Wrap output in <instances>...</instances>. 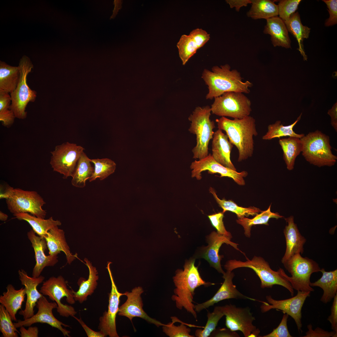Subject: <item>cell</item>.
I'll return each mask as SVG.
<instances>
[{"label":"cell","instance_id":"1","mask_svg":"<svg viewBox=\"0 0 337 337\" xmlns=\"http://www.w3.org/2000/svg\"><path fill=\"white\" fill-rule=\"evenodd\" d=\"M195 261L194 258L186 261L183 270L178 269L176 271L173 277L176 288L171 299L175 302L177 308L181 310L184 308L197 320V313L193 303L195 289L202 285L207 286L215 284L206 282L202 278L198 267L195 266Z\"/></svg>","mask_w":337,"mask_h":337},{"label":"cell","instance_id":"2","mask_svg":"<svg viewBox=\"0 0 337 337\" xmlns=\"http://www.w3.org/2000/svg\"><path fill=\"white\" fill-rule=\"evenodd\" d=\"M218 129L224 131L230 142L238 151V161L251 157L254 150L253 137L258 135L256 120L250 115L242 119L230 120L225 117L217 119Z\"/></svg>","mask_w":337,"mask_h":337},{"label":"cell","instance_id":"3","mask_svg":"<svg viewBox=\"0 0 337 337\" xmlns=\"http://www.w3.org/2000/svg\"><path fill=\"white\" fill-rule=\"evenodd\" d=\"M202 78L208 86V92L206 97L212 100L228 92L248 94L252 84L248 81L243 82L240 73L236 69L231 70L228 64L220 67L214 66L211 71L205 69Z\"/></svg>","mask_w":337,"mask_h":337},{"label":"cell","instance_id":"4","mask_svg":"<svg viewBox=\"0 0 337 337\" xmlns=\"http://www.w3.org/2000/svg\"><path fill=\"white\" fill-rule=\"evenodd\" d=\"M247 261H242L236 259L227 261L224 265L227 271H232L234 269L247 267L253 270L261 281V287L272 288L274 285L281 286L290 292L292 296L294 295V289L288 280L282 274L283 270L280 268L277 271L272 270L268 263L263 258L254 256L251 260L246 257Z\"/></svg>","mask_w":337,"mask_h":337},{"label":"cell","instance_id":"5","mask_svg":"<svg viewBox=\"0 0 337 337\" xmlns=\"http://www.w3.org/2000/svg\"><path fill=\"white\" fill-rule=\"evenodd\" d=\"M300 140L302 155L310 164L319 167L335 164L337 157L332 153L328 136L316 130L305 135Z\"/></svg>","mask_w":337,"mask_h":337},{"label":"cell","instance_id":"6","mask_svg":"<svg viewBox=\"0 0 337 337\" xmlns=\"http://www.w3.org/2000/svg\"><path fill=\"white\" fill-rule=\"evenodd\" d=\"M211 107L208 105L196 107L188 118L191 122L188 130L195 134L196 144L192 149L193 158L200 159L208 155V145L212 139L215 127L214 122L211 120Z\"/></svg>","mask_w":337,"mask_h":337},{"label":"cell","instance_id":"7","mask_svg":"<svg viewBox=\"0 0 337 337\" xmlns=\"http://www.w3.org/2000/svg\"><path fill=\"white\" fill-rule=\"evenodd\" d=\"M0 198L6 199L8 210L13 214L30 213L36 217L45 218L46 211L42 208L46 203L43 198L35 191L24 190L10 186L6 188Z\"/></svg>","mask_w":337,"mask_h":337},{"label":"cell","instance_id":"8","mask_svg":"<svg viewBox=\"0 0 337 337\" xmlns=\"http://www.w3.org/2000/svg\"><path fill=\"white\" fill-rule=\"evenodd\" d=\"M291 276H288L283 270V276L290 283L294 289L304 292H313L314 290L310 286V277L315 272L320 271L319 264L308 258L302 257L297 253L283 264Z\"/></svg>","mask_w":337,"mask_h":337},{"label":"cell","instance_id":"9","mask_svg":"<svg viewBox=\"0 0 337 337\" xmlns=\"http://www.w3.org/2000/svg\"><path fill=\"white\" fill-rule=\"evenodd\" d=\"M18 66L20 71L19 82L15 89L10 94L11 103L10 109L16 118L24 119L27 118L26 109L29 102H34L37 92L30 88L27 83V77L33 68L30 59L24 55L20 59Z\"/></svg>","mask_w":337,"mask_h":337},{"label":"cell","instance_id":"10","mask_svg":"<svg viewBox=\"0 0 337 337\" xmlns=\"http://www.w3.org/2000/svg\"><path fill=\"white\" fill-rule=\"evenodd\" d=\"M214 99L211 109L217 115L241 119L249 116L252 111L251 101L243 93L228 92Z\"/></svg>","mask_w":337,"mask_h":337},{"label":"cell","instance_id":"11","mask_svg":"<svg viewBox=\"0 0 337 337\" xmlns=\"http://www.w3.org/2000/svg\"><path fill=\"white\" fill-rule=\"evenodd\" d=\"M44 296H47L57 305V311L62 316L74 317L76 312L72 306L64 304L61 301L65 297L66 301L70 304L75 302L72 289L67 288L66 281L61 276L57 277L52 276L44 281L39 291Z\"/></svg>","mask_w":337,"mask_h":337},{"label":"cell","instance_id":"12","mask_svg":"<svg viewBox=\"0 0 337 337\" xmlns=\"http://www.w3.org/2000/svg\"><path fill=\"white\" fill-rule=\"evenodd\" d=\"M84 148L69 142L56 146L51 152L50 164L53 171L63 175L64 179L72 177Z\"/></svg>","mask_w":337,"mask_h":337},{"label":"cell","instance_id":"13","mask_svg":"<svg viewBox=\"0 0 337 337\" xmlns=\"http://www.w3.org/2000/svg\"><path fill=\"white\" fill-rule=\"evenodd\" d=\"M221 307L227 328L233 331H241L245 337H259L260 331L253 324L255 318L249 307H237L230 304Z\"/></svg>","mask_w":337,"mask_h":337},{"label":"cell","instance_id":"14","mask_svg":"<svg viewBox=\"0 0 337 337\" xmlns=\"http://www.w3.org/2000/svg\"><path fill=\"white\" fill-rule=\"evenodd\" d=\"M310 292L297 291V294L290 298L277 300L273 299L270 295L266 296L267 302L262 301L260 306L262 313L272 309L280 310L287 314L294 320L299 333L302 332L301 310L306 298L310 296Z\"/></svg>","mask_w":337,"mask_h":337},{"label":"cell","instance_id":"15","mask_svg":"<svg viewBox=\"0 0 337 337\" xmlns=\"http://www.w3.org/2000/svg\"><path fill=\"white\" fill-rule=\"evenodd\" d=\"M36 306L38 308L36 314L28 319L23 320H18L17 322L14 323L17 328L22 326L29 327L37 323H46L60 330L65 337H70V332L62 327H69L70 326L58 320L53 314V310L57 307L56 302H49L43 295L39 299Z\"/></svg>","mask_w":337,"mask_h":337},{"label":"cell","instance_id":"16","mask_svg":"<svg viewBox=\"0 0 337 337\" xmlns=\"http://www.w3.org/2000/svg\"><path fill=\"white\" fill-rule=\"evenodd\" d=\"M190 168L192 170V177L195 178L198 180H200L202 178V172L208 170L209 173L220 174V177H226L231 178L238 184L240 185L245 184L244 178L248 175L247 171L238 172L236 170L223 166L216 161L211 154L204 158L192 162Z\"/></svg>","mask_w":337,"mask_h":337},{"label":"cell","instance_id":"17","mask_svg":"<svg viewBox=\"0 0 337 337\" xmlns=\"http://www.w3.org/2000/svg\"><path fill=\"white\" fill-rule=\"evenodd\" d=\"M110 262H108L107 269L110 279L111 289L109 294V305L107 311H105L100 319L98 329L102 331L105 336L119 337L117 332L115 319L119 310L120 298L125 295V293L119 292L114 280L110 267Z\"/></svg>","mask_w":337,"mask_h":337},{"label":"cell","instance_id":"18","mask_svg":"<svg viewBox=\"0 0 337 337\" xmlns=\"http://www.w3.org/2000/svg\"><path fill=\"white\" fill-rule=\"evenodd\" d=\"M144 291L141 287L138 286L133 289L131 292L126 291L124 293L127 299L126 301L119 307L118 313V315L126 317L131 321L134 317H138L158 327L164 325V324L150 317L143 310L141 295Z\"/></svg>","mask_w":337,"mask_h":337},{"label":"cell","instance_id":"19","mask_svg":"<svg viewBox=\"0 0 337 337\" xmlns=\"http://www.w3.org/2000/svg\"><path fill=\"white\" fill-rule=\"evenodd\" d=\"M208 245L202 248L200 256L206 260L210 266L215 269L219 273L224 275L225 272L222 268L221 261L223 257L219 254V249L224 243L230 245L235 249L242 253L238 248V244L231 241V238L213 231L207 236Z\"/></svg>","mask_w":337,"mask_h":337},{"label":"cell","instance_id":"20","mask_svg":"<svg viewBox=\"0 0 337 337\" xmlns=\"http://www.w3.org/2000/svg\"><path fill=\"white\" fill-rule=\"evenodd\" d=\"M234 276L233 272L227 271L222 276L224 279V281L217 292L209 300L195 305V311L199 312L202 310L213 306L219 301L230 299L249 300L261 302V301L247 296L240 292L233 283L232 280Z\"/></svg>","mask_w":337,"mask_h":337},{"label":"cell","instance_id":"21","mask_svg":"<svg viewBox=\"0 0 337 337\" xmlns=\"http://www.w3.org/2000/svg\"><path fill=\"white\" fill-rule=\"evenodd\" d=\"M210 35L202 28L193 30L188 35H182L177 44L182 64L188 60L209 40Z\"/></svg>","mask_w":337,"mask_h":337},{"label":"cell","instance_id":"22","mask_svg":"<svg viewBox=\"0 0 337 337\" xmlns=\"http://www.w3.org/2000/svg\"><path fill=\"white\" fill-rule=\"evenodd\" d=\"M18 273L21 284L25 287L27 296L25 309L20 310L19 314L26 320L34 315V307L39 299L43 296L38 291L37 287L43 281L45 277L41 275L37 277H30L22 269L19 270Z\"/></svg>","mask_w":337,"mask_h":337},{"label":"cell","instance_id":"23","mask_svg":"<svg viewBox=\"0 0 337 337\" xmlns=\"http://www.w3.org/2000/svg\"><path fill=\"white\" fill-rule=\"evenodd\" d=\"M36 234L32 229L27 232V236L34 249L36 261L32 276L37 277L45 267L54 266L58 262V260L57 256H47L45 254V251L47 248L46 240L44 237L36 235Z\"/></svg>","mask_w":337,"mask_h":337},{"label":"cell","instance_id":"24","mask_svg":"<svg viewBox=\"0 0 337 337\" xmlns=\"http://www.w3.org/2000/svg\"><path fill=\"white\" fill-rule=\"evenodd\" d=\"M285 219L287 224L284 229L286 248L285 253L281 260L283 264L294 255L304 252L303 246L306 242L298 230L297 224L294 222V217L291 216Z\"/></svg>","mask_w":337,"mask_h":337},{"label":"cell","instance_id":"25","mask_svg":"<svg viewBox=\"0 0 337 337\" xmlns=\"http://www.w3.org/2000/svg\"><path fill=\"white\" fill-rule=\"evenodd\" d=\"M212 139L211 155L213 158L223 166L236 170L230 158L233 145L227 135L218 129L214 132Z\"/></svg>","mask_w":337,"mask_h":337},{"label":"cell","instance_id":"26","mask_svg":"<svg viewBox=\"0 0 337 337\" xmlns=\"http://www.w3.org/2000/svg\"><path fill=\"white\" fill-rule=\"evenodd\" d=\"M49 250V255L57 256L61 252L65 255L67 262L70 264L77 258V254H73L66 239L63 230L55 226L51 229L44 237Z\"/></svg>","mask_w":337,"mask_h":337},{"label":"cell","instance_id":"27","mask_svg":"<svg viewBox=\"0 0 337 337\" xmlns=\"http://www.w3.org/2000/svg\"><path fill=\"white\" fill-rule=\"evenodd\" d=\"M266 20L263 33L271 36V40L273 46L286 48H291V41L284 21L278 16Z\"/></svg>","mask_w":337,"mask_h":337},{"label":"cell","instance_id":"28","mask_svg":"<svg viewBox=\"0 0 337 337\" xmlns=\"http://www.w3.org/2000/svg\"><path fill=\"white\" fill-rule=\"evenodd\" d=\"M84 261L89 269L88 277L87 280L83 277L80 278L77 282L79 287V290L75 291L72 289L75 300L78 301L80 303L85 301L88 296L93 293L97 287L99 279L96 268L92 265L87 258H85Z\"/></svg>","mask_w":337,"mask_h":337},{"label":"cell","instance_id":"29","mask_svg":"<svg viewBox=\"0 0 337 337\" xmlns=\"http://www.w3.org/2000/svg\"><path fill=\"white\" fill-rule=\"evenodd\" d=\"M6 289L7 291L0 296V303L9 312L12 321H16V315L18 310L21 309L24 301L25 289L22 287L17 290L11 284L8 285Z\"/></svg>","mask_w":337,"mask_h":337},{"label":"cell","instance_id":"30","mask_svg":"<svg viewBox=\"0 0 337 337\" xmlns=\"http://www.w3.org/2000/svg\"><path fill=\"white\" fill-rule=\"evenodd\" d=\"M320 271L322 273L321 277L316 281L310 283L311 287L321 288L323 293L320 300L325 304L330 302L337 294V270L326 271L323 268Z\"/></svg>","mask_w":337,"mask_h":337},{"label":"cell","instance_id":"31","mask_svg":"<svg viewBox=\"0 0 337 337\" xmlns=\"http://www.w3.org/2000/svg\"><path fill=\"white\" fill-rule=\"evenodd\" d=\"M13 215L19 220L27 222L36 234L44 238L51 229L61 224L60 221L55 220L52 217L45 219L30 215L27 212L16 213L13 214Z\"/></svg>","mask_w":337,"mask_h":337},{"label":"cell","instance_id":"32","mask_svg":"<svg viewBox=\"0 0 337 337\" xmlns=\"http://www.w3.org/2000/svg\"><path fill=\"white\" fill-rule=\"evenodd\" d=\"M284 22L288 31L296 39L299 45L298 50L303 56L304 60H307V56L304 50L303 40L309 38L310 28L303 25L298 12L293 14L288 20Z\"/></svg>","mask_w":337,"mask_h":337},{"label":"cell","instance_id":"33","mask_svg":"<svg viewBox=\"0 0 337 337\" xmlns=\"http://www.w3.org/2000/svg\"><path fill=\"white\" fill-rule=\"evenodd\" d=\"M251 4L247 15L252 19L266 20L278 15V5L271 1L251 0Z\"/></svg>","mask_w":337,"mask_h":337},{"label":"cell","instance_id":"34","mask_svg":"<svg viewBox=\"0 0 337 337\" xmlns=\"http://www.w3.org/2000/svg\"><path fill=\"white\" fill-rule=\"evenodd\" d=\"M20 77L19 67L0 61V91L10 93L16 88Z\"/></svg>","mask_w":337,"mask_h":337},{"label":"cell","instance_id":"35","mask_svg":"<svg viewBox=\"0 0 337 337\" xmlns=\"http://www.w3.org/2000/svg\"><path fill=\"white\" fill-rule=\"evenodd\" d=\"M279 144L283 152V158L289 170L294 168L296 157L301 152L302 146L300 139L295 137L280 139Z\"/></svg>","mask_w":337,"mask_h":337},{"label":"cell","instance_id":"36","mask_svg":"<svg viewBox=\"0 0 337 337\" xmlns=\"http://www.w3.org/2000/svg\"><path fill=\"white\" fill-rule=\"evenodd\" d=\"M90 159L82 152L78 160L74 174L72 177L71 183L73 186L83 188L85 186L87 180L91 177L94 168L91 164Z\"/></svg>","mask_w":337,"mask_h":337},{"label":"cell","instance_id":"37","mask_svg":"<svg viewBox=\"0 0 337 337\" xmlns=\"http://www.w3.org/2000/svg\"><path fill=\"white\" fill-rule=\"evenodd\" d=\"M271 205L266 210L263 211L260 214L256 215L253 218L250 219L245 217L238 218L236 220L237 222L242 225L244 228L245 236L248 238L251 236V229L252 226L260 224L268 225L269 219L271 218L278 219L284 217L280 215L278 213L272 212L271 210Z\"/></svg>","mask_w":337,"mask_h":337},{"label":"cell","instance_id":"38","mask_svg":"<svg viewBox=\"0 0 337 337\" xmlns=\"http://www.w3.org/2000/svg\"><path fill=\"white\" fill-rule=\"evenodd\" d=\"M209 191L212 194L217 203L223 209L222 212L223 213L226 211H230L235 213L238 218H240L250 215H256L262 212L260 209L254 207L244 208L238 206L231 200L221 199L218 198L215 190L212 187L209 188Z\"/></svg>","mask_w":337,"mask_h":337},{"label":"cell","instance_id":"39","mask_svg":"<svg viewBox=\"0 0 337 337\" xmlns=\"http://www.w3.org/2000/svg\"><path fill=\"white\" fill-rule=\"evenodd\" d=\"M302 113L293 124L287 126H284L281 124L280 120L277 121L274 124L269 125L268 130L262 137L263 140H269L275 138H280L283 136L295 137L300 139L303 137V134H298L293 130V128L301 118Z\"/></svg>","mask_w":337,"mask_h":337},{"label":"cell","instance_id":"40","mask_svg":"<svg viewBox=\"0 0 337 337\" xmlns=\"http://www.w3.org/2000/svg\"><path fill=\"white\" fill-rule=\"evenodd\" d=\"M90 160L94 165V170L93 174L89 180L90 182L94 181L97 178L100 180H103L115 171L116 164L110 159H90Z\"/></svg>","mask_w":337,"mask_h":337},{"label":"cell","instance_id":"41","mask_svg":"<svg viewBox=\"0 0 337 337\" xmlns=\"http://www.w3.org/2000/svg\"><path fill=\"white\" fill-rule=\"evenodd\" d=\"M223 316L221 306L215 307L212 312L208 313L207 321L204 329L197 330L195 332V336L208 337L210 336L215 330L219 320Z\"/></svg>","mask_w":337,"mask_h":337},{"label":"cell","instance_id":"42","mask_svg":"<svg viewBox=\"0 0 337 337\" xmlns=\"http://www.w3.org/2000/svg\"><path fill=\"white\" fill-rule=\"evenodd\" d=\"M4 306L0 305V331L4 337H18L19 332Z\"/></svg>","mask_w":337,"mask_h":337},{"label":"cell","instance_id":"43","mask_svg":"<svg viewBox=\"0 0 337 337\" xmlns=\"http://www.w3.org/2000/svg\"><path fill=\"white\" fill-rule=\"evenodd\" d=\"M172 322L163 326V331L170 337H194L195 336L190 334L191 329L183 324L176 326L174 323L176 320L174 317H171Z\"/></svg>","mask_w":337,"mask_h":337},{"label":"cell","instance_id":"44","mask_svg":"<svg viewBox=\"0 0 337 337\" xmlns=\"http://www.w3.org/2000/svg\"><path fill=\"white\" fill-rule=\"evenodd\" d=\"M300 0H282L278 3L279 17L284 21L288 20L297 10Z\"/></svg>","mask_w":337,"mask_h":337},{"label":"cell","instance_id":"45","mask_svg":"<svg viewBox=\"0 0 337 337\" xmlns=\"http://www.w3.org/2000/svg\"><path fill=\"white\" fill-rule=\"evenodd\" d=\"M223 217L222 212L208 216L212 225L216 229L218 234L231 238L232 236L231 233L227 231L224 226L223 221Z\"/></svg>","mask_w":337,"mask_h":337},{"label":"cell","instance_id":"46","mask_svg":"<svg viewBox=\"0 0 337 337\" xmlns=\"http://www.w3.org/2000/svg\"><path fill=\"white\" fill-rule=\"evenodd\" d=\"M289 315L287 314H284L277 328L273 329V331L269 334L261 337H292L289 332L287 325V321Z\"/></svg>","mask_w":337,"mask_h":337},{"label":"cell","instance_id":"47","mask_svg":"<svg viewBox=\"0 0 337 337\" xmlns=\"http://www.w3.org/2000/svg\"><path fill=\"white\" fill-rule=\"evenodd\" d=\"M327 6L330 17L325 23L326 26H330L337 23V0H324Z\"/></svg>","mask_w":337,"mask_h":337},{"label":"cell","instance_id":"48","mask_svg":"<svg viewBox=\"0 0 337 337\" xmlns=\"http://www.w3.org/2000/svg\"><path fill=\"white\" fill-rule=\"evenodd\" d=\"M308 330L305 333V335L303 337H337V332L332 331L329 332L324 330L319 327L315 330L312 329L311 324L307 325Z\"/></svg>","mask_w":337,"mask_h":337},{"label":"cell","instance_id":"49","mask_svg":"<svg viewBox=\"0 0 337 337\" xmlns=\"http://www.w3.org/2000/svg\"><path fill=\"white\" fill-rule=\"evenodd\" d=\"M15 118L14 113L10 109L0 111V120L6 127H10L13 124Z\"/></svg>","mask_w":337,"mask_h":337},{"label":"cell","instance_id":"50","mask_svg":"<svg viewBox=\"0 0 337 337\" xmlns=\"http://www.w3.org/2000/svg\"><path fill=\"white\" fill-rule=\"evenodd\" d=\"M333 299L331 308V314L327 319L331 324L332 330L337 332V294Z\"/></svg>","mask_w":337,"mask_h":337},{"label":"cell","instance_id":"51","mask_svg":"<svg viewBox=\"0 0 337 337\" xmlns=\"http://www.w3.org/2000/svg\"><path fill=\"white\" fill-rule=\"evenodd\" d=\"M210 337H239V335L236 331H233L227 328L215 329L211 334Z\"/></svg>","mask_w":337,"mask_h":337},{"label":"cell","instance_id":"52","mask_svg":"<svg viewBox=\"0 0 337 337\" xmlns=\"http://www.w3.org/2000/svg\"><path fill=\"white\" fill-rule=\"evenodd\" d=\"M19 331L21 337H37L39 330L37 326H29L27 329L23 326L20 328Z\"/></svg>","mask_w":337,"mask_h":337},{"label":"cell","instance_id":"53","mask_svg":"<svg viewBox=\"0 0 337 337\" xmlns=\"http://www.w3.org/2000/svg\"><path fill=\"white\" fill-rule=\"evenodd\" d=\"M81 325L87 336L88 337H105V334L101 331H95L88 327L80 318L78 319L75 316L73 317Z\"/></svg>","mask_w":337,"mask_h":337},{"label":"cell","instance_id":"54","mask_svg":"<svg viewBox=\"0 0 337 337\" xmlns=\"http://www.w3.org/2000/svg\"><path fill=\"white\" fill-rule=\"evenodd\" d=\"M225 2L231 8H235L237 12H239L242 7H246L251 3V0H226Z\"/></svg>","mask_w":337,"mask_h":337},{"label":"cell","instance_id":"55","mask_svg":"<svg viewBox=\"0 0 337 337\" xmlns=\"http://www.w3.org/2000/svg\"><path fill=\"white\" fill-rule=\"evenodd\" d=\"M337 106L336 103L328 112V114L330 115L331 118V125L336 132L337 131Z\"/></svg>","mask_w":337,"mask_h":337},{"label":"cell","instance_id":"56","mask_svg":"<svg viewBox=\"0 0 337 337\" xmlns=\"http://www.w3.org/2000/svg\"><path fill=\"white\" fill-rule=\"evenodd\" d=\"M123 1L120 0H115L114 3L115 4V7L113 11V13L110 17V19L114 18L117 14L118 12L119 9L122 8L121 4Z\"/></svg>","mask_w":337,"mask_h":337},{"label":"cell","instance_id":"57","mask_svg":"<svg viewBox=\"0 0 337 337\" xmlns=\"http://www.w3.org/2000/svg\"><path fill=\"white\" fill-rule=\"evenodd\" d=\"M8 217L7 215L3 212L2 211H0V220L2 221H6Z\"/></svg>","mask_w":337,"mask_h":337}]
</instances>
